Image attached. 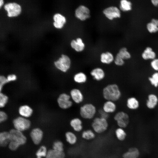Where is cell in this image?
Wrapping results in <instances>:
<instances>
[{
    "label": "cell",
    "instance_id": "6da1fadb",
    "mask_svg": "<svg viewBox=\"0 0 158 158\" xmlns=\"http://www.w3.org/2000/svg\"><path fill=\"white\" fill-rule=\"evenodd\" d=\"M102 95L106 100L116 102L121 97L122 93L118 86L115 83L108 84L102 90Z\"/></svg>",
    "mask_w": 158,
    "mask_h": 158
},
{
    "label": "cell",
    "instance_id": "7a4b0ae2",
    "mask_svg": "<svg viewBox=\"0 0 158 158\" xmlns=\"http://www.w3.org/2000/svg\"><path fill=\"white\" fill-rule=\"evenodd\" d=\"M97 112V109L94 104L87 102L82 104L79 109V114L83 119L90 120L94 118Z\"/></svg>",
    "mask_w": 158,
    "mask_h": 158
},
{
    "label": "cell",
    "instance_id": "3957f363",
    "mask_svg": "<svg viewBox=\"0 0 158 158\" xmlns=\"http://www.w3.org/2000/svg\"><path fill=\"white\" fill-rule=\"evenodd\" d=\"M108 126L107 119L99 116L95 118L91 123L94 131L97 133H101L105 132L107 129Z\"/></svg>",
    "mask_w": 158,
    "mask_h": 158
},
{
    "label": "cell",
    "instance_id": "277c9868",
    "mask_svg": "<svg viewBox=\"0 0 158 158\" xmlns=\"http://www.w3.org/2000/svg\"><path fill=\"white\" fill-rule=\"evenodd\" d=\"M56 67L63 73H66L71 68V61L67 55L64 54L61 55L59 59L54 62Z\"/></svg>",
    "mask_w": 158,
    "mask_h": 158
},
{
    "label": "cell",
    "instance_id": "5b68a950",
    "mask_svg": "<svg viewBox=\"0 0 158 158\" xmlns=\"http://www.w3.org/2000/svg\"><path fill=\"white\" fill-rule=\"evenodd\" d=\"M13 123L15 129L22 132L29 129L31 125L29 120L22 116L14 119Z\"/></svg>",
    "mask_w": 158,
    "mask_h": 158
},
{
    "label": "cell",
    "instance_id": "8992f818",
    "mask_svg": "<svg viewBox=\"0 0 158 158\" xmlns=\"http://www.w3.org/2000/svg\"><path fill=\"white\" fill-rule=\"evenodd\" d=\"M57 102L59 107L63 109L71 108L73 104L69 94L66 93H61L59 95Z\"/></svg>",
    "mask_w": 158,
    "mask_h": 158
},
{
    "label": "cell",
    "instance_id": "52a82bcc",
    "mask_svg": "<svg viewBox=\"0 0 158 158\" xmlns=\"http://www.w3.org/2000/svg\"><path fill=\"white\" fill-rule=\"evenodd\" d=\"M74 14L77 19L81 21H85L91 17L90 9L83 5H79L75 9Z\"/></svg>",
    "mask_w": 158,
    "mask_h": 158
},
{
    "label": "cell",
    "instance_id": "ba28073f",
    "mask_svg": "<svg viewBox=\"0 0 158 158\" xmlns=\"http://www.w3.org/2000/svg\"><path fill=\"white\" fill-rule=\"evenodd\" d=\"M102 13L105 17L109 20L120 18L121 16V10L115 6H110L105 8Z\"/></svg>",
    "mask_w": 158,
    "mask_h": 158
},
{
    "label": "cell",
    "instance_id": "9c48e42d",
    "mask_svg": "<svg viewBox=\"0 0 158 158\" xmlns=\"http://www.w3.org/2000/svg\"><path fill=\"white\" fill-rule=\"evenodd\" d=\"M10 141H15L20 146L24 145L26 142L27 138L22 132L15 129H12L9 131Z\"/></svg>",
    "mask_w": 158,
    "mask_h": 158
},
{
    "label": "cell",
    "instance_id": "30bf717a",
    "mask_svg": "<svg viewBox=\"0 0 158 158\" xmlns=\"http://www.w3.org/2000/svg\"><path fill=\"white\" fill-rule=\"evenodd\" d=\"M114 118L120 128H125L129 123V115L127 113L123 111H119L116 113L114 116Z\"/></svg>",
    "mask_w": 158,
    "mask_h": 158
},
{
    "label": "cell",
    "instance_id": "8fae6325",
    "mask_svg": "<svg viewBox=\"0 0 158 158\" xmlns=\"http://www.w3.org/2000/svg\"><path fill=\"white\" fill-rule=\"evenodd\" d=\"M73 103L79 104L84 100V96L82 91L78 88H73L70 91L69 94Z\"/></svg>",
    "mask_w": 158,
    "mask_h": 158
},
{
    "label": "cell",
    "instance_id": "7c38bea8",
    "mask_svg": "<svg viewBox=\"0 0 158 158\" xmlns=\"http://www.w3.org/2000/svg\"><path fill=\"white\" fill-rule=\"evenodd\" d=\"M5 9L7 12V15L9 17L16 16L18 15L21 11V7L16 3H10L5 5Z\"/></svg>",
    "mask_w": 158,
    "mask_h": 158
},
{
    "label": "cell",
    "instance_id": "4fadbf2b",
    "mask_svg": "<svg viewBox=\"0 0 158 158\" xmlns=\"http://www.w3.org/2000/svg\"><path fill=\"white\" fill-rule=\"evenodd\" d=\"M90 76L93 79L97 81H100L103 80L106 76V73L104 70L100 67H96L92 69L90 73Z\"/></svg>",
    "mask_w": 158,
    "mask_h": 158
},
{
    "label": "cell",
    "instance_id": "5bb4252c",
    "mask_svg": "<svg viewBox=\"0 0 158 158\" xmlns=\"http://www.w3.org/2000/svg\"><path fill=\"white\" fill-rule=\"evenodd\" d=\"M43 136L42 130L38 128L33 129L30 133L31 138L33 143L35 145H38L40 143Z\"/></svg>",
    "mask_w": 158,
    "mask_h": 158
},
{
    "label": "cell",
    "instance_id": "9a60e30c",
    "mask_svg": "<svg viewBox=\"0 0 158 158\" xmlns=\"http://www.w3.org/2000/svg\"><path fill=\"white\" fill-rule=\"evenodd\" d=\"M70 45L71 47L77 52L83 51L85 47V44L82 39L80 37L76 39L72 40L71 42Z\"/></svg>",
    "mask_w": 158,
    "mask_h": 158
},
{
    "label": "cell",
    "instance_id": "2e32d148",
    "mask_svg": "<svg viewBox=\"0 0 158 158\" xmlns=\"http://www.w3.org/2000/svg\"><path fill=\"white\" fill-rule=\"evenodd\" d=\"M158 104V97L154 93H150L147 96L146 102L147 108L150 109L155 108Z\"/></svg>",
    "mask_w": 158,
    "mask_h": 158
},
{
    "label": "cell",
    "instance_id": "e0dca14e",
    "mask_svg": "<svg viewBox=\"0 0 158 158\" xmlns=\"http://www.w3.org/2000/svg\"><path fill=\"white\" fill-rule=\"evenodd\" d=\"M102 109L106 113L110 114L114 113L117 109L115 102L106 100L103 103Z\"/></svg>",
    "mask_w": 158,
    "mask_h": 158
},
{
    "label": "cell",
    "instance_id": "ac0fdd59",
    "mask_svg": "<svg viewBox=\"0 0 158 158\" xmlns=\"http://www.w3.org/2000/svg\"><path fill=\"white\" fill-rule=\"evenodd\" d=\"M73 81L78 84H83L86 83L88 80L87 75L83 71H79L75 73L73 75Z\"/></svg>",
    "mask_w": 158,
    "mask_h": 158
},
{
    "label": "cell",
    "instance_id": "d6986e66",
    "mask_svg": "<svg viewBox=\"0 0 158 158\" xmlns=\"http://www.w3.org/2000/svg\"><path fill=\"white\" fill-rule=\"evenodd\" d=\"M114 59L113 54L111 52L107 51L101 54L100 60L103 64L109 65L114 62Z\"/></svg>",
    "mask_w": 158,
    "mask_h": 158
},
{
    "label": "cell",
    "instance_id": "ffe728a7",
    "mask_svg": "<svg viewBox=\"0 0 158 158\" xmlns=\"http://www.w3.org/2000/svg\"><path fill=\"white\" fill-rule=\"evenodd\" d=\"M53 19L54 21L53 25L56 28L58 29L62 28L66 21L65 17L59 13L54 15Z\"/></svg>",
    "mask_w": 158,
    "mask_h": 158
},
{
    "label": "cell",
    "instance_id": "44dd1931",
    "mask_svg": "<svg viewBox=\"0 0 158 158\" xmlns=\"http://www.w3.org/2000/svg\"><path fill=\"white\" fill-rule=\"evenodd\" d=\"M70 125L73 130L76 132L81 131L83 128L82 121L78 117L72 118L70 121Z\"/></svg>",
    "mask_w": 158,
    "mask_h": 158
},
{
    "label": "cell",
    "instance_id": "7402d4cb",
    "mask_svg": "<svg viewBox=\"0 0 158 158\" xmlns=\"http://www.w3.org/2000/svg\"><path fill=\"white\" fill-rule=\"evenodd\" d=\"M140 105L139 100L135 97H130L127 99L126 106L129 109L131 110H137L139 108Z\"/></svg>",
    "mask_w": 158,
    "mask_h": 158
},
{
    "label": "cell",
    "instance_id": "603a6c76",
    "mask_svg": "<svg viewBox=\"0 0 158 158\" xmlns=\"http://www.w3.org/2000/svg\"><path fill=\"white\" fill-rule=\"evenodd\" d=\"M156 55L152 48L147 47L142 54V57L145 60H152L156 58Z\"/></svg>",
    "mask_w": 158,
    "mask_h": 158
},
{
    "label": "cell",
    "instance_id": "cb8c5ba5",
    "mask_svg": "<svg viewBox=\"0 0 158 158\" xmlns=\"http://www.w3.org/2000/svg\"><path fill=\"white\" fill-rule=\"evenodd\" d=\"M18 111L19 114L22 117L26 118L31 116L33 112V110L29 106L24 105L19 107Z\"/></svg>",
    "mask_w": 158,
    "mask_h": 158
},
{
    "label": "cell",
    "instance_id": "d4e9b609",
    "mask_svg": "<svg viewBox=\"0 0 158 158\" xmlns=\"http://www.w3.org/2000/svg\"><path fill=\"white\" fill-rule=\"evenodd\" d=\"M65 154L63 151H59L53 149L48 150L45 158H65Z\"/></svg>",
    "mask_w": 158,
    "mask_h": 158
},
{
    "label": "cell",
    "instance_id": "484cf974",
    "mask_svg": "<svg viewBox=\"0 0 158 158\" xmlns=\"http://www.w3.org/2000/svg\"><path fill=\"white\" fill-rule=\"evenodd\" d=\"M10 141L9 132L3 131L0 133V145L4 147L8 145Z\"/></svg>",
    "mask_w": 158,
    "mask_h": 158
},
{
    "label": "cell",
    "instance_id": "4316f807",
    "mask_svg": "<svg viewBox=\"0 0 158 158\" xmlns=\"http://www.w3.org/2000/svg\"><path fill=\"white\" fill-rule=\"evenodd\" d=\"M139 155L138 150L136 148L132 147L125 153L123 155V158H138Z\"/></svg>",
    "mask_w": 158,
    "mask_h": 158
},
{
    "label": "cell",
    "instance_id": "83f0119b",
    "mask_svg": "<svg viewBox=\"0 0 158 158\" xmlns=\"http://www.w3.org/2000/svg\"><path fill=\"white\" fill-rule=\"evenodd\" d=\"M65 137L66 141L70 145H74L77 142V137L73 132L71 131L66 132L65 134Z\"/></svg>",
    "mask_w": 158,
    "mask_h": 158
},
{
    "label": "cell",
    "instance_id": "f1b7e54d",
    "mask_svg": "<svg viewBox=\"0 0 158 158\" xmlns=\"http://www.w3.org/2000/svg\"><path fill=\"white\" fill-rule=\"evenodd\" d=\"M132 4L131 2L127 0H121L120 1L119 9L123 12H127L131 10Z\"/></svg>",
    "mask_w": 158,
    "mask_h": 158
},
{
    "label": "cell",
    "instance_id": "f546056e",
    "mask_svg": "<svg viewBox=\"0 0 158 158\" xmlns=\"http://www.w3.org/2000/svg\"><path fill=\"white\" fill-rule=\"evenodd\" d=\"M82 137L87 140L94 139L95 137V132L91 129H87L83 131L81 134Z\"/></svg>",
    "mask_w": 158,
    "mask_h": 158
},
{
    "label": "cell",
    "instance_id": "4dcf8cb0",
    "mask_svg": "<svg viewBox=\"0 0 158 158\" xmlns=\"http://www.w3.org/2000/svg\"><path fill=\"white\" fill-rule=\"evenodd\" d=\"M150 84L155 88L158 87V72H154L148 78Z\"/></svg>",
    "mask_w": 158,
    "mask_h": 158
},
{
    "label": "cell",
    "instance_id": "1f68e13d",
    "mask_svg": "<svg viewBox=\"0 0 158 158\" xmlns=\"http://www.w3.org/2000/svg\"><path fill=\"white\" fill-rule=\"evenodd\" d=\"M117 54L124 60L129 59L131 57L130 53L125 47L121 48Z\"/></svg>",
    "mask_w": 158,
    "mask_h": 158
},
{
    "label": "cell",
    "instance_id": "d6a6232c",
    "mask_svg": "<svg viewBox=\"0 0 158 158\" xmlns=\"http://www.w3.org/2000/svg\"><path fill=\"white\" fill-rule=\"evenodd\" d=\"M47 151V148L44 145L41 146L36 153V156L37 158L45 157Z\"/></svg>",
    "mask_w": 158,
    "mask_h": 158
},
{
    "label": "cell",
    "instance_id": "836d02e7",
    "mask_svg": "<svg viewBox=\"0 0 158 158\" xmlns=\"http://www.w3.org/2000/svg\"><path fill=\"white\" fill-rule=\"evenodd\" d=\"M115 134L117 138L120 141L124 140L126 136V133L124 130L120 127L116 129Z\"/></svg>",
    "mask_w": 158,
    "mask_h": 158
},
{
    "label": "cell",
    "instance_id": "e575fe53",
    "mask_svg": "<svg viewBox=\"0 0 158 158\" xmlns=\"http://www.w3.org/2000/svg\"><path fill=\"white\" fill-rule=\"evenodd\" d=\"M52 149L59 151H63L64 145L62 142L58 140L55 141L53 143Z\"/></svg>",
    "mask_w": 158,
    "mask_h": 158
},
{
    "label": "cell",
    "instance_id": "d590c367",
    "mask_svg": "<svg viewBox=\"0 0 158 158\" xmlns=\"http://www.w3.org/2000/svg\"><path fill=\"white\" fill-rule=\"evenodd\" d=\"M146 27L147 30L150 33H155L158 32V27L151 22L148 23Z\"/></svg>",
    "mask_w": 158,
    "mask_h": 158
},
{
    "label": "cell",
    "instance_id": "8d00e7d4",
    "mask_svg": "<svg viewBox=\"0 0 158 158\" xmlns=\"http://www.w3.org/2000/svg\"><path fill=\"white\" fill-rule=\"evenodd\" d=\"M115 65L118 66H123L125 63V60L117 54L115 57L114 62Z\"/></svg>",
    "mask_w": 158,
    "mask_h": 158
},
{
    "label": "cell",
    "instance_id": "74e56055",
    "mask_svg": "<svg viewBox=\"0 0 158 158\" xmlns=\"http://www.w3.org/2000/svg\"><path fill=\"white\" fill-rule=\"evenodd\" d=\"M8 99V96L2 93H0V107H4L7 103Z\"/></svg>",
    "mask_w": 158,
    "mask_h": 158
},
{
    "label": "cell",
    "instance_id": "f35d334b",
    "mask_svg": "<svg viewBox=\"0 0 158 158\" xmlns=\"http://www.w3.org/2000/svg\"><path fill=\"white\" fill-rule=\"evenodd\" d=\"M8 145L9 149L13 151L16 150L20 146L16 142L12 141H10Z\"/></svg>",
    "mask_w": 158,
    "mask_h": 158
},
{
    "label": "cell",
    "instance_id": "ab89813d",
    "mask_svg": "<svg viewBox=\"0 0 158 158\" xmlns=\"http://www.w3.org/2000/svg\"><path fill=\"white\" fill-rule=\"evenodd\" d=\"M150 66L155 72H158V58H155L150 62Z\"/></svg>",
    "mask_w": 158,
    "mask_h": 158
},
{
    "label": "cell",
    "instance_id": "60d3db41",
    "mask_svg": "<svg viewBox=\"0 0 158 158\" xmlns=\"http://www.w3.org/2000/svg\"><path fill=\"white\" fill-rule=\"evenodd\" d=\"M8 83L6 78L3 75L0 77V91L1 92L3 85L5 84Z\"/></svg>",
    "mask_w": 158,
    "mask_h": 158
},
{
    "label": "cell",
    "instance_id": "b9f144b4",
    "mask_svg": "<svg viewBox=\"0 0 158 158\" xmlns=\"http://www.w3.org/2000/svg\"><path fill=\"white\" fill-rule=\"evenodd\" d=\"M99 117L107 119L109 117V114L104 111L102 109H99L98 111Z\"/></svg>",
    "mask_w": 158,
    "mask_h": 158
},
{
    "label": "cell",
    "instance_id": "7bdbcfd3",
    "mask_svg": "<svg viewBox=\"0 0 158 158\" xmlns=\"http://www.w3.org/2000/svg\"><path fill=\"white\" fill-rule=\"evenodd\" d=\"M7 114L4 111H1L0 112V122H3L6 121L7 119Z\"/></svg>",
    "mask_w": 158,
    "mask_h": 158
},
{
    "label": "cell",
    "instance_id": "ee69618b",
    "mask_svg": "<svg viewBox=\"0 0 158 158\" xmlns=\"http://www.w3.org/2000/svg\"><path fill=\"white\" fill-rule=\"evenodd\" d=\"M6 78L9 82L16 80L17 79V76L14 74H11L8 75Z\"/></svg>",
    "mask_w": 158,
    "mask_h": 158
},
{
    "label": "cell",
    "instance_id": "f6af8a7d",
    "mask_svg": "<svg viewBox=\"0 0 158 158\" xmlns=\"http://www.w3.org/2000/svg\"><path fill=\"white\" fill-rule=\"evenodd\" d=\"M151 22L158 27V19L153 18L151 20Z\"/></svg>",
    "mask_w": 158,
    "mask_h": 158
},
{
    "label": "cell",
    "instance_id": "bcb514c9",
    "mask_svg": "<svg viewBox=\"0 0 158 158\" xmlns=\"http://www.w3.org/2000/svg\"><path fill=\"white\" fill-rule=\"evenodd\" d=\"M151 1L152 4L154 6H158V0H152Z\"/></svg>",
    "mask_w": 158,
    "mask_h": 158
},
{
    "label": "cell",
    "instance_id": "7dc6e473",
    "mask_svg": "<svg viewBox=\"0 0 158 158\" xmlns=\"http://www.w3.org/2000/svg\"><path fill=\"white\" fill-rule=\"evenodd\" d=\"M4 3V1L3 0H0V6L1 7V6L3 5Z\"/></svg>",
    "mask_w": 158,
    "mask_h": 158
}]
</instances>
